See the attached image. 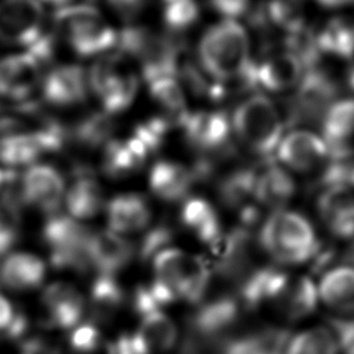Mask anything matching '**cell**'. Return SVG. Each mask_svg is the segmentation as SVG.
<instances>
[{
	"instance_id": "obj_32",
	"label": "cell",
	"mask_w": 354,
	"mask_h": 354,
	"mask_svg": "<svg viewBox=\"0 0 354 354\" xmlns=\"http://www.w3.org/2000/svg\"><path fill=\"white\" fill-rule=\"evenodd\" d=\"M321 127L328 148L348 145L354 137V98L333 101L322 115Z\"/></svg>"
},
{
	"instance_id": "obj_40",
	"label": "cell",
	"mask_w": 354,
	"mask_h": 354,
	"mask_svg": "<svg viewBox=\"0 0 354 354\" xmlns=\"http://www.w3.org/2000/svg\"><path fill=\"white\" fill-rule=\"evenodd\" d=\"M173 238V228L166 223L160 221L152 227H148L142 234L138 246H136V253L142 259L153 257L158 252L167 248Z\"/></svg>"
},
{
	"instance_id": "obj_30",
	"label": "cell",
	"mask_w": 354,
	"mask_h": 354,
	"mask_svg": "<svg viewBox=\"0 0 354 354\" xmlns=\"http://www.w3.org/2000/svg\"><path fill=\"white\" fill-rule=\"evenodd\" d=\"M313 39L319 55L350 59L354 55V19L335 17L313 35Z\"/></svg>"
},
{
	"instance_id": "obj_8",
	"label": "cell",
	"mask_w": 354,
	"mask_h": 354,
	"mask_svg": "<svg viewBox=\"0 0 354 354\" xmlns=\"http://www.w3.org/2000/svg\"><path fill=\"white\" fill-rule=\"evenodd\" d=\"M48 28L37 0H0V41L30 47Z\"/></svg>"
},
{
	"instance_id": "obj_31",
	"label": "cell",
	"mask_w": 354,
	"mask_h": 354,
	"mask_svg": "<svg viewBox=\"0 0 354 354\" xmlns=\"http://www.w3.org/2000/svg\"><path fill=\"white\" fill-rule=\"evenodd\" d=\"M115 127L112 115L91 111L69 126V144L84 149H102L113 138Z\"/></svg>"
},
{
	"instance_id": "obj_26",
	"label": "cell",
	"mask_w": 354,
	"mask_h": 354,
	"mask_svg": "<svg viewBox=\"0 0 354 354\" xmlns=\"http://www.w3.org/2000/svg\"><path fill=\"white\" fill-rule=\"evenodd\" d=\"M296 192V184L288 170L272 162H267L254 171L256 203L279 210Z\"/></svg>"
},
{
	"instance_id": "obj_9",
	"label": "cell",
	"mask_w": 354,
	"mask_h": 354,
	"mask_svg": "<svg viewBox=\"0 0 354 354\" xmlns=\"http://www.w3.org/2000/svg\"><path fill=\"white\" fill-rule=\"evenodd\" d=\"M177 337L173 319L162 310H153L141 315V322L131 335H123L115 343L118 354H160L169 351Z\"/></svg>"
},
{
	"instance_id": "obj_1",
	"label": "cell",
	"mask_w": 354,
	"mask_h": 354,
	"mask_svg": "<svg viewBox=\"0 0 354 354\" xmlns=\"http://www.w3.org/2000/svg\"><path fill=\"white\" fill-rule=\"evenodd\" d=\"M152 259L153 279L133 297L140 315L176 300L198 304L207 295L212 271L203 259L177 248H165Z\"/></svg>"
},
{
	"instance_id": "obj_23",
	"label": "cell",
	"mask_w": 354,
	"mask_h": 354,
	"mask_svg": "<svg viewBox=\"0 0 354 354\" xmlns=\"http://www.w3.org/2000/svg\"><path fill=\"white\" fill-rule=\"evenodd\" d=\"M195 183L191 167L170 159L155 162L148 174L151 191L165 202H184Z\"/></svg>"
},
{
	"instance_id": "obj_25",
	"label": "cell",
	"mask_w": 354,
	"mask_h": 354,
	"mask_svg": "<svg viewBox=\"0 0 354 354\" xmlns=\"http://www.w3.org/2000/svg\"><path fill=\"white\" fill-rule=\"evenodd\" d=\"M151 153L133 134L126 138H112L102 148L101 169L112 178L126 177L137 171Z\"/></svg>"
},
{
	"instance_id": "obj_17",
	"label": "cell",
	"mask_w": 354,
	"mask_h": 354,
	"mask_svg": "<svg viewBox=\"0 0 354 354\" xmlns=\"http://www.w3.org/2000/svg\"><path fill=\"white\" fill-rule=\"evenodd\" d=\"M289 275L279 267H254L238 282L236 297L241 306L254 310L261 306H274L289 281Z\"/></svg>"
},
{
	"instance_id": "obj_11",
	"label": "cell",
	"mask_w": 354,
	"mask_h": 354,
	"mask_svg": "<svg viewBox=\"0 0 354 354\" xmlns=\"http://www.w3.org/2000/svg\"><path fill=\"white\" fill-rule=\"evenodd\" d=\"M304 71L301 58L292 50H283L266 55L256 64L252 62L243 80L266 91L282 93L297 87Z\"/></svg>"
},
{
	"instance_id": "obj_48",
	"label": "cell",
	"mask_w": 354,
	"mask_h": 354,
	"mask_svg": "<svg viewBox=\"0 0 354 354\" xmlns=\"http://www.w3.org/2000/svg\"><path fill=\"white\" fill-rule=\"evenodd\" d=\"M343 351H344V354H354V342L350 343L347 347H344Z\"/></svg>"
},
{
	"instance_id": "obj_38",
	"label": "cell",
	"mask_w": 354,
	"mask_h": 354,
	"mask_svg": "<svg viewBox=\"0 0 354 354\" xmlns=\"http://www.w3.org/2000/svg\"><path fill=\"white\" fill-rule=\"evenodd\" d=\"M162 18L169 32L180 35L191 28L199 18L196 0H160Z\"/></svg>"
},
{
	"instance_id": "obj_37",
	"label": "cell",
	"mask_w": 354,
	"mask_h": 354,
	"mask_svg": "<svg viewBox=\"0 0 354 354\" xmlns=\"http://www.w3.org/2000/svg\"><path fill=\"white\" fill-rule=\"evenodd\" d=\"M322 183L325 187L354 188V148L350 145L329 148Z\"/></svg>"
},
{
	"instance_id": "obj_18",
	"label": "cell",
	"mask_w": 354,
	"mask_h": 354,
	"mask_svg": "<svg viewBox=\"0 0 354 354\" xmlns=\"http://www.w3.org/2000/svg\"><path fill=\"white\" fill-rule=\"evenodd\" d=\"M136 256V245L126 236L112 230H101L91 232L88 241V257L91 268L98 274L115 275L124 268Z\"/></svg>"
},
{
	"instance_id": "obj_19",
	"label": "cell",
	"mask_w": 354,
	"mask_h": 354,
	"mask_svg": "<svg viewBox=\"0 0 354 354\" xmlns=\"http://www.w3.org/2000/svg\"><path fill=\"white\" fill-rule=\"evenodd\" d=\"M319 218L336 238H354V192L343 187H325L317 201Z\"/></svg>"
},
{
	"instance_id": "obj_5",
	"label": "cell",
	"mask_w": 354,
	"mask_h": 354,
	"mask_svg": "<svg viewBox=\"0 0 354 354\" xmlns=\"http://www.w3.org/2000/svg\"><path fill=\"white\" fill-rule=\"evenodd\" d=\"M232 131L253 153L268 158L283 137V119L275 104L264 94H253L234 111Z\"/></svg>"
},
{
	"instance_id": "obj_42",
	"label": "cell",
	"mask_w": 354,
	"mask_h": 354,
	"mask_svg": "<svg viewBox=\"0 0 354 354\" xmlns=\"http://www.w3.org/2000/svg\"><path fill=\"white\" fill-rule=\"evenodd\" d=\"M102 342L100 330L94 324H79L73 328L69 336V344L75 354H82L93 350Z\"/></svg>"
},
{
	"instance_id": "obj_27",
	"label": "cell",
	"mask_w": 354,
	"mask_h": 354,
	"mask_svg": "<svg viewBox=\"0 0 354 354\" xmlns=\"http://www.w3.org/2000/svg\"><path fill=\"white\" fill-rule=\"evenodd\" d=\"M318 297L332 311L350 317L354 314V267L337 266L324 272L319 279Z\"/></svg>"
},
{
	"instance_id": "obj_24",
	"label": "cell",
	"mask_w": 354,
	"mask_h": 354,
	"mask_svg": "<svg viewBox=\"0 0 354 354\" xmlns=\"http://www.w3.org/2000/svg\"><path fill=\"white\" fill-rule=\"evenodd\" d=\"M181 223L205 245L218 250L224 236L221 221L213 205L199 196L187 198L180 212Z\"/></svg>"
},
{
	"instance_id": "obj_10",
	"label": "cell",
	"mask_w": 354,
	"mask_h": 354,
	"mask_svg": "<svg viewBox=\"0 0 354 354\" xmlns=\"http://www.w3.org/2000/svg\"><path fill=\"white\" fill-rule=\"evenodd\" d=\"M47 68L29 50L0 59V100L22 102L32 100Z\"/></svg>"
},
{
	"instance_id": "obj_49",
	"label": "cell",
	"mask_w": 354,
	"mask_h": 354,
	"mask_svg": "<svg viewBox=\"0 0 354 354\" xmlns=\"http://www.w3.org/2000/svg\"><path fill=\"white\" fill-rule=\"evenodd\" d=\"M43 1H47V3H51V4L61 6V4H66V3H68V1H71V0H43Z\"/></svg>"
},
{
	"instance_id": "obj_46",
	"label": "cell",
	"mask_w": 354,
	"mask_h": 354,
	"mask_svg": "<svg viewBox=\"0 0 354 354\" xmlns=\"http://www.w3.org/2000/svg\"><path fill=\"white\" fill-rule=\"evenodd\" d=\"M82 354H118V347L115 342H101L93 350Z\"/></svg>"
},
{
	"instance_id": "obj_47",
	"label": "cell",
	"mask_w": 354,
	"mask_h": 354,
	"mask_svg": "<svg viewBox=\"0 0 354 354\" xmlns=\"http://www.w3.org/2000/svg\"><path fill=\"white\" fill-rule=\"evenodd\" d=\"M315 1H318L321 6L329 7V8H339V7H344V6L354 3V0H315Z\"/></svg>"
},
{
	"instance_id": "obj_12",
	"label": "cell",
	"mask_w": 354,
	"mask_h": 354,
	"mask_svg": "<svg viewBox=\"0 0 354 354\" xmlns=\"http://www.w3.org/2000/svg\"><path fill=\"white\" fill-rule=\"evenodd\" d=\"M21 199L46 214L58 213L64 202L66 181L62 173L47 163H33L21 174Z\"/></svg>"
},
{
	"instance_id": "obj_3",
	"label": "cell",
	"mask_w": 354,
	"mask_h": 354,
	"mask_svg": "<svg viewBox=\"0 0 354 354\" xmlns=\"http://www.w3.org/2000/svg\"><path fill=\"white\" fill-rule=\"evenodd\" d=\"M261 249L281 266L311 261L321 245L311 223L292 210H274L257 234Z\"/></svg>"
},
{
	"instance_id": "obj_43",
	"label": "cell",
	"mask_w": 354,
	"mask_h": 354,
	"mask_svg": "<svg viewBox=\"0 0 354 354\" xmlns=\"http://www.w3.org/2000/svg\"><path fill=\"white\" fill-rule=\"evenodd\" d=\"M214 11L221 14L224 19H235L246 12L249 0H209Z\"/></svg>"
},
{
	"instance_id": "obj_44",
	"label": "cell",
	"mask_w": 354,
	"mask_h": 354,
	"mask_svg": "<svg viewBox=\"0 0 354 354\" xmlns=\"http://www.w3.org/2000/svg\"><path fill=\"white\" fill-rule=\"evenodd\" d=\"M106 3L122 17L134 18L142 11L148 0H106Z\"/></svg>"
},
{
	"instance_id": "obj_39",
	"label": "cell",
	"mask_w": 354,
	"mask_h": 354,
	"mask_svg": "<svg viewBox=\"0 0 354 354\" xmlns=\"http://www.w3.org/2000/svg\"><path fill=\"white\" fill-rule=\"evenodd\" d=\"M174 126L176 124L162 113L152 115L144 120H140L134 126L131 134L142 142L149 153H153L165 145Z\"/></svg>"
},
{
	"instance_id": "obj_2",
	"label": "cell",
	"mask_w": 354,
	"mask_h": 354,
	"mask_svg": "<svg viewBox=\"0 0 354 354\" xmlns=\"http://www.w3.org/2000/svg\"><path fill=\"white\" fill-rule=\"evenodd\" d=\"M198 59L203 72L218 83L243 79L252 65L246 29L235 19L212 25L199 40Z\"/></svg>"
},
{
	"instance_id": "obj_16",
	"label": "cell",
	"mask_w": 354,
	"mask_h": 354,
	"mask_svg": "<svg viewBox=\"0 0 354 354\" xmlns=\"http://www.w3.org/2000/svg\"><path fill=\"white\" fill-rule=\"evenodd\" d=\"M275 152L283 167L308 173L325 163L329 148L322 137L308 130H293L282 137Z\"/></svg>"
},
{
	"instance_id": "obj_20",
	"label": "cell",
	"mask_w": 354,
	"mask_h": 354,
	"mask_svg": "<svg viewBox=\"0 0 354 354\" xmlns=\"http://www.w3.org/2000/svg\"><path fill=\"white\" fill-rule=\"evenodd\" d=\"M105 213L109 230L123 236L142 232L151 225V206L141 194L115 195L105 203Z\"/></svg>"
},
{
	"instance_id": "obj_14",
	"label": "cell",
	"mask_w": 354,
	"mask_h": 354,
	"mask_svg": "<svg viewBox=\"0 0 354 354\" xmlns=\"http://www.w3.org/2000/svg\"><path fill=\"white\" fill-rule=\"evenodd\" d=\"M64 203L68 214L76 220L95 216L104 203L102 185L94 169L86 163H75L65 187Z\"/></svg>"
},
{
	"instance_id": "obj_22",
	"label": "cell",
	"mask_w": 354,
	"mask_h": 354,
	"mask_svg": "<svg viewBox=\"0 0 354 354\" xmlns=\"http://www.w3.org/2000/svg\"><path fill=\"white\" fill-rule=\"evenodd\" d=\"M41 300L48 315V322L61 329L77 326L87 307L83 295L66 282L48 285L43 292Z\"/></svg>"
},
{
	"instance_id": "obj_6",
	"label": "cell",
	"mask_w": 354,
	"mask_h": 354,
	"mask_svg": "<svg viewBox=\"0 0 354 354\" xmlns=\"http://www.w3.org/2000/svg\"><path fill=\"white\" fill-rule=\"evenodd\" d=\"M90 90L98 97L102 111L123 112L136 98L138 76L130 61L119 53L104 54L87 72Z\"/></svg>"
},
{
	"instance_id": "obj_50",
	"label": "cell",
	"mask_w": 354,
	"mask_h": 354,
	"mask_svg": "<svg viewBox=\"0 0 354 354\" xmlns=\"http://www.w3.org/2000/svg\"><path fill=\"white\" fill-rule=\"evenodd\" d=\"M3 176H4V169L0 167V184H1V181H3Z\"/></svg>"
},
{
	"instance_id": "obj_45",
	"label": "cell",
	"mask_w": 354,
	"mask_h": 354,
	"mask_svg": "<svg viewBox=\"0 0 354 354\" xmlns=\"http://www.w3.org/2000/svg\"><path fill=\"white\" fill-rule=\"evenodd\" d=\"M22 354H55V353L39 340H29L22 346Z\"/></svg>"
},
{
	"instance_id": "obj_41",
	"label": "cell",
	"mask_w": 354,
	"mask_h": 354,
	"mask_svg": "<svg viewBox=\"0 0 354 354\" xmlns=\"http://www.w3.org/2000/svg\"><path fill=\"white\" fill-rule=\"evenodd\" d=\"M26 319L18 313L11 301L0 293V332L11 337H19L26 330Z\"/></svg>"
},
{
	"instance_id": "obj_33",
	"label": "cell",
	"mask_w": 354,
	"mask_h": 354,
	"mask_svg": "<svg viewBox=\"0 0 354 354\" xmlns=\"http://www.w3.org/2000/svg\"><path fill=\"white\" fill-rule=\"evenodd\" d=\"M151 100L160 108L162 115L180 127L189 112L184 87L176 76H160L147 82Z\"/></svg>"
},
{
	"instance_id": "obj_15",
	"label": "cell",
	"mask_w": 354,
	"mask_h": 354,
	"mask_svg": "<svg viewBox=\"0 0 354 354\" xmlns=\"http://www.w3.org/2000/svg\"><path fill=\"white\" fill-rule=\"evenodd\" d=\"M43 98L57 106H69L83 102L90 90L88 75L77 64L51 66L40 83Z\"/></svg>"
},
{
	"instance_id": "obj_35",
	"label": "cell",
	"mask_w": 354,
	"mask_h": 354,
	"mask_svg": "<svg viewBox=\"0 0 354 354\" xmlns=\"http://www.w3.org/2000/svg\"><path fill=\"white\" fill-rule=\"evenodd\" d=\"M124 300L123 289L115 275L98 274L90 290V311L97 319H106L115 314Z\"/></svg>"
},
{
	"instance_id": "obj_29",
	"label": "cell",
	"mask_w": 354,
	"mask_h": 354,
	"mask_svg": "<svg viewBox=\"0 0 354 354\" xmlns=\"http://www.w3.org/2000/svg\"><path fill=\"white\" fill-rule=\"evenodd\" d=\"M318 288L310 277L289 278L274 304L289 321H297L313 314L318 304Z\"/></svg>"
},
{
	"instance_id": "obj_36",
	"label": "cell",
	"mask_w": 354,
	"mask_h": 354,
	"mask_svg": "<svg viewBox=\"0 0 354 354\" xmlns=\"http://www.w3.org/2000/svg\"><path fill=\"white\" fill-rule=\"evenodd\" d=\"M339 350L335 335L325 325L304 329L290 337L285 354H337Z\"/></svg>"
},
{
	"instance_id": "obj_28",
	"label": "cell",
	"mask_w": 354,
	"mask_h": 354,
	"mask_svg": "<svg viewBox=\"0 0 354 354\" xmlns=\"http://www.w3.org/2000/svg\"><path fill=\"white\" fill-rule=\"evenodd\" d=\"M46 264L32 253H8L0 264V283L12 290H28L41 285Z\"/></svg>"
},
{
	"instance_id": "obj_13",
	"label": "cell",
	"mask_w": 354,
	"mask_h": 354,
	"mask_svg": "<svg viewBox=\"0 0 354 354\" xmlns=\"http://www.w3.org/2000/svg\"><path fill=\"white\" fill-rule=\"evenodd\" d=\"M185 141L201 156L221 153L230 142L232 131L231 120L223 111H195L188 112L180 124Z\"/></svg>"
},
{
	"instance_id": "obj_21",
	"label": "cell",
	"mask_w": 354,
	"mask_h": 354,
	"mask_svg": "<svg viewBox=\"0 0 354 354\" xmlns=\"http://www.w3.org/2000/svg\"><path fill=\"white\" fill-rule=\"evenodd\" d=\"M21 176L14 169H4L0 184V259L6 257L18 241L22 223Z\"/></svg>"
},
{
	"instance_id": "obj_7",
	"label": "cell",
	"mask_w": 354,
	"mask_h": 354,
	"mask_svg": "<svg viewBox=\"0 0 354 354\" xmlns=\"http://www.w3.org/2000/svg\"><path fill=\"white\" fill-rule=\"evenodd\" d=\"M90 230L69 214H50L43 224L41 238L50 250L54 267L86 272L91 268L88 257Z\"/></svg>"
},
{
	"instance_id": "obj_4",
	"label": "cell",
	"mask_w": 354,
	"mask_h": 354,
	"mask_svg": "<svg viewBox=\"0 0 354 354\" xmlns=\"http://www.w3.org/2000/svg\"><path fill=\"white\" fill-rule=\"evenodd\" d=\"M51 28L80 57L104 55L116 46L118 30L90 4L62 6L53 14Z\"/></svg>"
},
{
	"instance_id": "obj_34",
	"label": "cell",
	"mask_w": 354,
	"mask_h": 354,
	"mask_svg": "<svg viewBox=\"0 0 354 354\" xmlns=\"http://www.w3.org/2000/svg\"><path fill=\"white\" fill-rule=\"evenodd\" d=\"M44 153H48V149L43 140L36 134H0V162L10 169L17 166H30Z\"/></svg>"
}]
</instances>
